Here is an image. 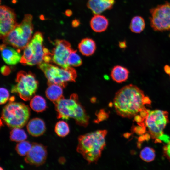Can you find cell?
Wrapping results in <instances>:
<instances>
[{"instance_id":"obj_15","label":"cell","mask_w":170,"mask_h":170,"mask_svg":"<svg viewBox=\"0 0 170 170\" xmlns=\"http://www.w3.org/2000/svg\"><path fill=\"white\" fill-rule=\"evenodd\" d=\"M115 2V0H88L87 5L94 14H99L111 9Z\"/></svg>"},{"instance_id":"obj_28","label":"cell","mask_w":170,"mask_h":170,"mask_svg":"<svg viewBox=\"0 0 170 170\" xmlns=\"http://www.w3.org/2000/svg\"><path fill=\"white\" fill-rule=\"evenodd\" d=\"M0 91V104H3L7 102L9 98V93L7 89L4 88H1Z\"/></svg>"},{"instance_id":"obj_37","label":"cell","mask_w":170,"mask_h":170,"mask_svg":"<svg viewBox=\"0 0 170 170\" xmlns=\"http://www.w3.org/2000/svg\"><path fill=\"white\" fill-rule=\"evenodd\" d=\"M169 37H170V34H169Z\"/></svg>"},{"instance_id":"obj_16","label":"cell","mask_w":170,"mask_h":170,"mask_svg":"<svg viewBox=\"0 0 170 170\" xmlns=\"http://www.w3.org/2000/svg\"><path fill=\"white\" fill-rule=\"evenodd\" d=\"M26 128L29 134L34 137L42 135L46 130L44 122L38 118H35L31 120L27 123Z\"/></svg>"},{"instance_id":"obj_35","label":"cell","mask_w":170,"mask_h":170,"mask_svg":"<svg viewBox=\"0 0 170 170\" xmlns=\"http://www.w3.org/2000/svg\"><path fill=\"white\" fill-rule=\"evenodd\" d=\"M40 19L42 20H44V16L43 15H41L40 17Z\"/></svg>"},{"instance_id":"obj_31","label":"cell","mask_w":170,"mask_h":170,"mask_svg":"<svg viewBox=\"0 0 170 170\" xmlns=\"http://www.w3.org/2000/svg\"><path fill=\"white\" fill-rule=\"evenodd\" d=\"M80 24V21L77 19L74 20L72 22L71 25L73 27L76 28L78 27Z\"/></svg>"},{"instance_id":"obj_26","label":"cell","mask_w":170,"mask_h":170,"mask_svg":"<svg viewBox=\"0 0 170 170\" xmlns=\"http://www.w3.org/2000/svg\"><path fill=\"white\" fill-rule=\"evenodd\" d=\"M32 144L28 141H23L18 143L15 147V150L20 155L26 156L31 150Z\"/></svg>"},{"instance_id":"obj_1","label":"cell","mask_w":170,"mask_h":170,"mask_svg":"<svg viewBox=\"0 0 170 170\" xmlns=\"http://www.w3.org/2000/svg\"><path fill=\"white\" fill-rule=\"evenodd\" d=\"M151 101L144 92L135 85L130 84L119 90L116 94L113 105L117 114L123 118H131L147 109L145 105Z\"/></svg>"},{"instance_id":"obj_17","label":"cell","mask_w":170,"mask_h":170,"mask_svg":"<svg viewBox=\"0 0 170 170\" xmlns=\"http://www.w3.org/2000/svg\"><path fill=\"white\" fill-rule=\"evenodd\" d=\"M109 24L107 19L99 14H94L90 21V26L95 32H101L107 29Z\"/></svg>"},{"instance_id":"obj_22","label":"cell","mask_w":170,"mask_h":170,"mask_svg":"<svg viewBox=\"0 0 170 170\" xmlns=\"http://www.w3.org/2000/svg\"><path fill=\"white\" fill-rule=\"evenodd\" d=\"M145 22L144 19L140 16H135L131 20L129 28L135 33H140L144 30Z\"/></svg>"},{"instance_id":"obj_19","label":"cell","mask_w":170,"mask_h":170,"mask_svg":"<svg viewBox=\"0 0 170 170\" xmlns=\"http://www.w3.org/2000/svg\"><path fill=\"white\" fill-rule=\"evenodd\" d=\"M129 71L126 68L117 65L112 69L110 73L112 79L118 83L125 82L128 79Z\"/></svg>"},{"instance_id":"obj_3","label":"cell","mask_w":170,"mask_h":170,"mask_svg":"<svg viewBox=\"0 0 170 170\" xmlns=\"http://www.w3.org/2000/svg\"><path fill=\"white\" fill-rule=\"evenodd\" d=\"M54 103L58 119L68 120L72 118L77 125L84 127L88 124L89 117L79 102L76 94H71L68 99L63 96Z\"/></svg>"},{"instance_id":"obj_18","label":"cell","mask_w":170,"mask_h":170,"mask_svg":"<svg viewBox=\"0 0 170 170\" xmlns=\"http://www.w3.org/2000/svg\"><path fill=\"white\" fill-rule=\"evenodd\" d=\"M80 52L83 55L88 56L93 55L96 49V44L92 39L86 38L82 39L78 45Z\"/></svg>"},{"instance_id":"obj_32","label":"cell","mask_w":170,"mask_h":170,"mask_svg":"<svg viewBox=\"0 0 170 170\" xmlns=\"http://www.w3.org/2000/svg\"><path fill=\"white\" fill-rule=\"evenodd\" d=\"M164 70L165 72L170 75V66L168 65H166L164 67Z\"/></svg>"},{"instance_id":"obj_34","label":"cell","mask_w":170,"mask_h":170,"mask_svg":"<svg viewBox=\"0 0 170 170\" xmlns=\"http://www.w3.org/2000/svg\"><path fill=\"white\" fill-rule=\"evenodd\" d=\"M119 46L121 48H124L126 47V43L125 41H122L119 43Z\"/></svg>"},{"instance_id":"obj_29","label":"cell","mask_w":170,"mask_h":170,"mask_svg":"<svg viewBox=\"0 0 170 170\" xmlns=\"http://www.w3.org/2000/svg\"><path fill=\"white\" fill-rule=\"evenodd\" d=\"M164 156L170 161V140L163 147Z\"/></svg>"},{"instance_id":"obj_27","label":"cell","mask_w":170,"mask_h":170,"mask_svg":"<svg viewBox=\"0 0 170 170\" xmlns=\"http://www.w3.org/2000/svg\"><path fill=\"white\" fill-rule=\"evenodd\" d=\"M82 60L77 53L76 50H73L70 53L68 59V63L70 66L78 67L82 64Z\"/></svg>"},{"instance_id":"obj_6","label":"cell","mask_w":170,"mask_h":170,"mask_svg":"<svg viewBox=\"0 0 170 170\" xmlns=\"http://www.w3.org/2000/svg\"><path fill=\"white\" fill-rule=\"evenodd\" d=\"M39 68L43 72L48 81V84H54L65 88L68 82H75L77 76L76 70L71 67L64 68L43 62Z\"/></svg>"},{"instance_id":"obj_36","label":"cell","mask_w":170,"mask_h":170,"mask_svg":"<svg viewBox=\"0 0 170 170\" xmlns=\"http://www.w3.org/2000/svg\"><path fill=\"white\" fill-rule=\"evenodd\" d=\"M17 2L16 0H12V3H16Z\"/></svg>"},{"instance_id":"obj_11","label":"cell","mask_w":170,"mask_h":170,"mask_svg":"<svg viewBox=\"0 0 170 170\" xmlns=\"http://www.w3.org/2000/svg\"><path fill=\"white\" fill-rule=\"evenodd\" d=\"M54 47L52 53V61L61 67L67 68L70 66L68 63V59L73 50L71 44L65 40L56 39Z\"/></svg>"},{"instance_id":"obj_30","label":"cell","mask_w":170,"mask_h":170,"mask_svg":"<svg viewBox=\"0 0 170 170\" xmlns=\"http://www.w3.org/2000/svg\"><path fill=\"white\" fill-rule=\"evenodd\" d=\"M1 71L3 74L6 75L10 73V69L7 66L4 65L1 68Z\"/></svg>"},{"instance_id":"obj_25","label":"cell","mask_w":170,"mask_h":170,"mask_svg":"<svg viewBox=\"0 0 170 170\" xmlns=\"http://www.w3.org/2000/svg\"><path fill=\"white\" fill-rule=\"evenodd\" d=\"M139 156L144 161L149 162L153 161L156 154L154 150L151 147H146L144 148L140 151Z\"/></svg>"},{"instance_id":"obj_10","label":"cell","mask_w":170,"mask_h":170,"mask_svg":"<svg viewBox=\"0 0 170 170\" xmlns=\"http://www.w3.org/2000/svg\"><path fill=\"white\" fill-rule=\"evenodd\" d=\"M32 35L20 24L1 39L4 44L12 46L20 52L30 41Z\"/></svg>"},{"instance_id":"obj_21","label":"cell","mask_w":170,"mask_h":170,"mask_svg":"<svg viewBox=\"0 0 170 170\" xmlns=\"http://www.w3.org/2000/svg\"><path fill=\"white\" fill-rule=\"evenodd\" d=\"M30 105L31 108L37 112H43L47 108L46 100L43 97L39 95L35 96L31 99Z\"/></svg>"},{"instance_id":"obj_4","label":"cell","mask_w":170,"mask_h":170,"mask_svg":"<svg viewBox=\"0 0 170 170\" xmlns=\"http://www.w3.org/2000/svg\"><path fill=\"white\" fill-rule=\"evenodd\" d=\"M43 41L42 33L36 32L24 49L20 62L23 65L33 66L52 61V53L44 46Z\"/></svg>"},{"instance_id":"obj_38","label":"cell","mask_w":170,"mask_h":170,"mask_svg":"<svg viewBox=\"0 0 170 170\" xmlns=\"http://www.w3.org/2000/svg\"><path fill=\"white\" fill-rule=\"evenodd\" d=\"M169 76H170V75H169Z\"/></svg>"},{"instance_id":"obj_9","label":"cell","mask_w":170,"mask_h":170,"mask_svg":"<svg viewBox=\"0 0 170 170\" xmlns=\"http://www.w3.org/2000/svg\"><path fill=\"white\" fill-rule=\"evenodd\" d=\"M150 24L155 31H163L170 30V2H166L150 10Z\"/></svg>"},{"instance_id":"obj_5","label":"cell","mask_w":170,"mask_h":170,"mask_svg":"<svg viewBox=\"0 0 170 170\" xmlns=\"http://www.w3.org/2000/svg\"><path fill=\"white\" fill-rule=\"evenodd\" d=\"M30 115V109L27 105L10 101L3 108L1 118L11 128H21L26 124Z\"/></svg>"},{"instance_id":"obj_24","label":"cell","mask_w":170,"mask_h":170,"mask_svg":"<svg viewBox=\"0 0 170 170\" xmlns=\"http://www.w3.org/2000/svg\"><path fill=\"white\" fill-rule=\"evenodd\" d=\"M10 134L11 140L16 142L24 141L27 137L25 132L20 128H14L10 131Z\"/></svg>"},{"instance_id":"obj_7","label":"cell","mask_w":170,"mask_h":170,"mask_svg":"<svg viewBox=\"0 0 170 170\" xmlns=\"http://www.w3.org/2000/svg\"><path fill=\"white\" fill-rule=\"evenodd\" d=\"M151 137L156 139L163 134V130L169 122L168 113L160 110H147L145 115L142 117Z\"/></svg>"},{"instance_id":"obj_2","label":"cell","mask_w":170,"mask_h":170,"mask_svg":"<svg viewBox=\"0 0 170 170\" xmlns=\"http://www.w3.org/2000/svg\"><path fill=\"white\" fill-rule=\"evenodd\" d=\"M106 130H99L80 136L77 151L89 164L96 163L106 146Z\"/></svg>"},{"instance_id":"obj_8","label":"cell","mask_w":170,"mask_h":170,"mask_svg":"<svg viewBox=\"0 0 170 170\" xmlns=\"http://www.w3.org/2000/svg\"><path fill=\"white\" fill-rule=\"evenodd\" d=\"M16 84L12 87V93L17 94L24 101L29 100L35 94L38 87V82L31 72H19L16 79Z\"/></svg>"},{"instance_id":"obj_13","label":"cell","mask_w":170,"mask_h":170,"mask_svg":"<svg viewBox=\"0 0 170 170\" xmlns=\"http://www.w3.org/2000/svg\"><path fill=\"white\" fill-rule=\"evenodd\" d=\"M32 144L31 150L25 158V162L36 166L43 164L47 157L46 147L41 144L34 143Z\"/></svg>"},{"instance_id":"obj_20","label":"cell","mask_w":170,"mask_h":170,"mask_svg":"<svg viewBox=\"0 0 170 170\" xmlns=\"http://www.w3.org/2000/svg\"><path fill=\"white\" fill-rule=\"evenodd\" d=\"M48 86L45 91L46 95L53 103L63 97L62 87L54 84H49Z\"/></svg>"},{"instance_id":"obj_23","label":"cell","mask_w":170,"mask_h":170,"mask_svg":"<svg viewBox=\"0 0 170 170\" xmlns=\"http://www.w3.org/2000/svg\"><path fill=\"white\" fill-rule=\"evenodd\" d=\"M54 131L59 136L65 137L70 132L69 127L68 123L63 121H60L56 124Z\"/></svg>"},{"instance_id":"obj_12","label":"cell","mask_w":170,"mask_h":170,"mask_svg":"<svg viewBox=\"0 0 170 170\" xmlns=\"http://www.w3.org/2000/svg\"><path fill=\"white\" fill-rule=\"evenodd\" d=\"M15 11L5 6L0 8V34L2 39L6 36L18 25Z\"/></svg>"},{"instance_id":"obj_14","label":"cell","mask_w":170,"mask_h":170,"mask_svg":"<svg viewBox=\"0 0 170 170\" xmlns=\"http://www.w3.org/2000/svg\"><path fill=\"white\" fill-rule=\"evenodd\" d=\"M0 50L2 58L7 64L14 65L20 62L22 56L17 50L3 44L0 45Z\"/></svg>"},{"instance_id":"obj_33","label":"cell","mask_w":170,"mask_h":170,"mask_svg":"<svg viewBox=\"0 0 170 170\" xmlns=\"http://www.w3.org/2000/svg\"><path fill=\"white\" fill-rule=\"evenodd\" d=\"M65 14L66 16L70 17L72 15V12L70 9H67L65 11Z\"/></svg>"}]
</instances>
